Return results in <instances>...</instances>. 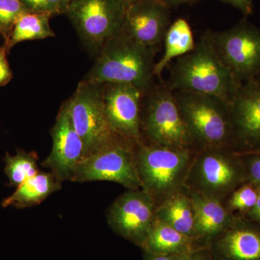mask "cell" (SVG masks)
<instances>
[{
  "label": "cell",
  "instance_id": "obj_1",
  "mask_svg": "<svg viewBox=\"0 0 260 260\" xmlns=\"http://www.w3.org/2000/svg\"><path fill=\"white\" fill-rule=\"evenodd\" d=\"M241 83L220 59L211 30H207L192 51L171 64L166 85L173 92L207 94L230 104Z\"/></svg>",
  "mask_w": 260,
  "mask_h": 260
},
{
  "label": "cell",
  "instance_id": "obj_2",
  "mask_svg": "<svg viewBox=\"0 0 260 260\" xmlns=\"http://www.w3.org/2000/svg\"><path fill=\"white\" fill-rule=\"evenodd\" d=\"M155 54V48L145 47L119 32L103 46L85 80L130 84L147 92L154 76Z\"/></svg>",
  "mask_w": 260,
  "mask_h": 260
},
{
  "label": "cell",
  "instance_id": "obj_3",
  "mask_svg": "<svg viewBox=\"0 0 260 260\" xmlns=\"http://www.w3.org/2000/svg\"><path fill=\"white\" fill-rule=\"evenodd\" d=\"M135 159L142 189L157 205L184 187L196 151L143 142L136 145Z\"/></svg>",
  "mask_w": 260,
  "mask_h": 260
},
{
  "label": "cell",
  "instance_id": "obj_4",
  "mask_svg": "<svg viewBox=\"0 0 260 260\" xmlns=\"http://www.w3.org/2000/svg\"><path fill=\"white\" fill-rule=\"evenodd\" d=\"M174 94L196 148L235 150L228 103L207 94L185 91Z\"/></svg>",
  "mask_w": 260,
  "mask_h": 260
},
{
  "label": "cell",
  "instance_id": "obj_5",
  "mask_svg": "<svg viewBox=\"0 0 260 260\" xmlns=\"http://www.w3.org/2000/svg\"><path fill=\"white\" fill-rule=\"evenodd\" d=\"M246 181L245 168L237 151L225 148H201L194 154L184 187L225 203Z\"/></svg>",
  "mask_w": 260,
  "mask_h": 260
},
{
  "label": "cell",
  "instance_id": "obj_6",
  "mask_svg": "<svg viewBox=\"0 0 260 260\" xmlns=\"http://www.w3.org/2000/svg\"><path fill=\"white\" fill-rule=\"evenodd\" d=\"M148 92L145 110H142V136L145 135L149 144L194 150V140L174 92L166 84L150 88Z\"/></svg>",
  "mask_w": 260,
  "mask_h": 260
},
{
  "label": "cell",
  "instance_id": "obj_7",
  "mask_svg": "<svg viewBox=\"0 0 260 260\" xmlns=\"http://www.w3.org/2000/svg\"><path fill=\"white\" fill-rule=\"evenodd\" d=\"M134 145L117 135L98 151L83 158L71 181H112L128 189H142Z\"/></svg>",
  "mask_w": 260,
  "mask_h": 260
},
{
  "label": "cell",
  "instance_id": "obj_8",
  "mask_svg": "<svg viewBox=\"0 0 260 260\" xmlns=\"http://www.w3.org/2000/svg\"><path fill=\"white\" fill-rule=\"evenodd\" d=\"M104 84L83 80L67 101L72 122L84 145V158L117 136L108 122L103 97Z\"/></svg>",
  "mask_w": 260,
  "mask_h": 260
},
{
  "label": "cell",
  "instance_id": "obj_9",
  "mask_svg": "<svg viewBox=\"0 0 260 260\" xmlns=\"http://www.w3.org/2000/svg\"><path fill=\"white\" fill-rule=\"evenodd\" d=\"M126 8L123 0H73L65 14L84 44L99 54L121 32Z\"/></svg>",
  "mask_w": 260,
  "mask_h": 260
},
{
  "label": "cell",
  "instance_id": "obj_10",
  "mask_svg": "<svg viewBox=\"0 0 260 260\" xmlns=\"http://www.w3.org/2000/svg\"><path fill=\"white\" fill-rule=\"evenodd\" d=\"M220 59L242 83L260 74V29L245 18L223 31H211Z\"/></svg>",
  "mask_w": 260,
  "mask_h": 260
},
{
  "label": "cell",
  "instance_id": "obj_11",
  "mask_svg": "<svg viewBox=\"0 0 260 260\" xmlns=\"http://www.w3.org/2000/svg\"><path fill=\"white\" fill-rule=\"evenodd\" d=\"M157 204L143 189H128L111 205L109 226L117 235L143 248L155 218Z\"/></svg>",
  "mask_w": 260,
  "mask_h": 260
},
{
  "label": "cell",
  "instance_id": "obj_12",
  "mask_svg": "<svg viewBox=\"0 0 260 260\" xmlns=\"http://www.w3.org/2000/svg\"><path fill=\"white\" fill-rule=\"evenodd\" d=\"M143 91L130 84H104L103 97L108 122L118 136L135 145L142 143Z\"/></svg>",
  "mask_w": 260,
  "mask_h": 260
},
{
  "label": "cell",
  "instance_id": "obj_13",
  "mask_svg": "<svg viewBox=\"0 0 260 260\" xmlns=\"http://www.w3.org/2000/svg\"><path fill=\"white\" fill-rule=\"evenodd\" d=\"M234 150L251 152L260 148V82H242L229 104Z\"/></svg>",
  "mask_w": 260,
  "mask_h": 260
},
{
  "label": "cell",
  "instance_id": "obj_14",
  "mask_svg": "<svg viewBox=\"0 0 260 260\" xmlns=\"http://www.w3.org/2000/svg\"><path fill=\"white\" fill-rule=\"evenodd\" d=\"M170 25V8L160 0H138L126 5L121 32L141 45L155 49Z\"/></svg>",
  "mask_w": 260,
  "mask_h": 260
},
{
  "label": "cell",
  "instance_id": "obj_15",
  "mask_svg": "<svg viewBox=\"0 0 260 260\" xmlns=\"http://www.w3.org/2000/svg\"><path fill=\"white\" fill-rule=\"evenodd\" d=\"M51 135L52 149L42 166L50 169L61 182L71 180L75 169L84 158V145L72 122L67 101L59 109Z\"/></svg>",
  "mask_w": 260,
  "mask_h": 260
},
{
  "label": "cell",
  "instance_id": "obj_16",
  "mask_svg": "<svg viewBox=\"0 0 260 260\" xmlns=\"http://www.w3.org/2000/svg\"><path fill=\"white\" fill-rule=\"evenodd\" d=\"M209 248L215 260H260V224L235 215Z\"/></svg>",
  "mask_w": 260,
  "mask_h": 260
},
{
  "label": "cell",
  "instance_id": "obj_17",
  "mask_svg": "<svg viewBox=\"0 0 260 260\" xmlns=\"http://www.w3.org/2000/svg\"><path fill=\"white\" fill-rule=\"evenodd\" d=\"M186 190L194 210V239L200 245L209 247L213 241L230 226L235 215L228 210L223 202Z\"/></svg>",
  "mask_w": 260,
  "mask_h": 260
},
{
  "label": "cell",
  "instance_id": "obj_18",
  "mask_svg": "<svg viewBox=\"0 0 260 260\" xmlns=\"http://www.w3.org/2000/svg\"><path fill=\"white\" fill-rule=\"evenodd\" d=\"M200 247L205 246L200 245L193 238L155 218L142 249L154 254L186 255Z\"/></svg>",
  "mask_w": 260,
  "mask_h": 260
},
{
  "label": "cell",
  "instance_id": "obj_19",
  "mask_svg": "<svg viewBox=\"0 0 260 260\" xmlns=\"http://www.w3.org/2000/svg\"><path fill=\"white\" fill-rule=\"evenodd\" d=\"M61 182L52 172H39L17 187L13 194L2 202L3 208H25L42 203L61 189Z\"/></svg>",
  "mask_w": 260,
  "mask_h": 260
},
{
  "label": "cell",
  "instance_id": "obj_20",
  "mask_svg": "<svg viewBox=\"0 0 260 260\" xmlns=\"http://www.w3.org/2000/svg\"><path fill=\"white\" fill-rule=\"evenodd\" d=\"M155 218L194 239V210L185 187L157 205Z\"/></svg>",
  "mask_w": 260,
  "mask_h": 260
},
{
  "label": "cell",
  "instance_id": "obj_21",
  "mask_svg": "<svg viewBox=\"0 0 260 260\" xmlns=\"http://www.w3.org/2000/svg\"><path fill=\"white\" fill-rule=\"evenodd\" d=\"M162 42L164 54L154 67L153 74L156 76H160L174 59L190 52L196 45L190 25L184 18H178L171 23Z\"/></svg>",
  "mask_w": 260,
  "mask_h": 260
},
{
  "label": "cell",
  "instance_id": "obj_22",
  "mask_svg": "<svg viewBox=\"0 0 260 260\" xmlns=\"http://www.w3.org/2000/svg\"><path fill=\"white\" fill-rule=\"evenodd\" d=\"M50 18L44 13L25 12L17 19L3 47L8 53L19 43L55 37L49 24Z\"/></svg>",
  "mask_w": 260,
  "mask_h": 260
},
{
  "label": "cell",
  "instance_id": "obj_23",
  "mask_svg": "<svg viewBox=\"0 0 260 260\" xmlns=\"http://www.w3.org/2000/svg\"><path fill=\"white\" fill-rule=\"evenodd\" d=\"M39 157L35 152L19 150L14 155L6 153L5 173L10 186H18L37 175L39 172L37 161Z\"/></svg>",
  "mask_w": 260,
  "mask_h": 260
},
{
  "label": "cell",
  "instance_id": "obj_24",
  "mask_svg": "<svg viewBox=\"0 0 260 260\" xmlns=\"http://www.w3.org/2000/svg\"><path fill=\"white\" fill-rule=\"evenodd\" d=\"M259 190L258 186L246 181L227 198L225 206L234 215H246L256 204Z\"/></svg>",
  "mask_w": 260,
  "mask_h": 260
},
{
  "label": "cell",
  "instance_id": "obj_25",
  "mask_svg": "<svg viewBox=\"0 0 260 260\" xmlns=\"http://www.w3.org/2000/svg\"><path fill=\"white\" fill-rule=\"evenodd\" d=\"M25 12L28 11L20 0H0V35L5 40L8 39L17 19Z\"/></svg>",
  "mask_w": 260,
  "mask_h": 260
},
{
  "label": "cell",
  "instance_id": "obj_26",
  "mask_svg": "<svg viewBox=\"0 0 260 260\" xmlns=\"http://www.w3.org/2000/svg\"><path fill=\"white\" fill-rule=\"evenodd\" d=\"M73 0H20L28 12L52 16L66 13Z\"/></svg>",
  "mask_w": 260,
  "mask_h": 260
},
{
  "label": "cell",
  "instance_id": "obj_27",
  "mask_svg": "<svg viewBox=\"0 0 260 260\" xmlns=\"http://www.w3.org/2000/svg\"><path fill=\"white\" fill-rule=\"evenodd\" d=\"M238 153L245 168L248 181L260 188V154L253 152Z\"/></svg>",
  "mask_w": 260,
  "mask_h": 260
},
{
  "label": "cell",
  "instance_id": "obj_28",
  "mask_svg": "<svg viewBox=\"0 0 260 260\" xmlns=\"http://www.w3.org/2000/svg\"><path fill=\"white\" fill-rule=\"evenodd\" d=\"M7 51L4 47H0V87L9 83L13 78V72L7 59Z\"/></svg>",
  "mask_w": 260,
  "mask_h": 260
},
{
  "label": "cell",
  "instance_id": "obj_29",
  "mask_svg": "<svg viewBox=\"0 0 260 260\" xmlns=\"http://www.w3.org/2000/svg\"><path fill=\"white\" fill-rule=\"evenodd\" d=\"M222 3L232 5L236 9L239 10L245 17L252 14L254 10L253 0H219Z\"/></svg>",
  "mask_w": 260,
  "mask_h": 260
},
{
  "label": "cell",
  "instance_id": "obj_30",
  "mask_svg": "<svg viewBox=\"0 0 260 260\" xmlns=\"http://www.w3.org/2000/svg\"><path fill=\"white\" fill-rule=\"evenodd\" d=\"M185 260H215L209 247H200L186 254Z\"/></svg>",
  "mask_w": 260,
  "mask_h": 260
},
{
  "label": "cell",
  "instance_id": "obj_31",
  "mask_svg": "<svg viewBox=\"0 0 260 260\" xmlns=\"http://www.w3.org/2000/svg\"><path fill=\"white\" fill-rule=\"evenodd\" d=\"M143 260H185L182 254H158L143 251Z\"/></svg>",
  "mask_w": 260,
  "mask_h": 260
},
{
  "label": "cell",
  "instance_id": "obj_32",
  "mask_svg": "<svg viewBox=\"0 0 260 260\" xmlns=\"http://www.w3.org/2000/svg\"><path fill=\"white\" fill-rule=\"evenodd\" d=\"M248 219L258 224H260V190L259 195H258L257 200H256V204L254 205V208H252L246 215Z\"/></svg>",
  "mask_w": 260,
  "mask_h": 260
},
{
  "label": "cell",
  "instance_id": "obj_33",
  "mask_svg": "<svg viewBox=\"0 0 260 260\" xmlns=\"http://www.w3.org/2000/svg\"><path fill=\"white\" fill-rule=\"evenodd\" d=\"M162 3L167 5L169 8H176L182 5L192 4L200 0H160Z\"/></svg>",
  "mask_w": 260,
  "mask_h": 260
},
{
  "label": "cell",
  "instance_id": "obj_34",
  "mask_svg": "<svg viewBox=\"0 0 260 260\" xmlns=\"http://www.w3.org/2000/svg\"><path fill=\"white\" fill-rule=\"evenodd\" d=\"M126 5L129 4V3H133V2L138 1V0H123Z\"/></svg>",
  "mask_w": 260,
  "mask_h": 260
},
{
  "label": "cell",
  "instance_id": "obj_35",
  "mask_svg": "<svg viewBox=\"0 0 260 260\" xmlns=\"http://www.w3.org/2000/svg\"><path fill=\"white\" fill-rule=\"evenodd\" d=\"M253 152V153H259L260 154V148H258L257 150H254V151H251ZM245 153V152H244Z\"/></svg>",
  "mask_w": 260,
  "mask_h": 260
},
{
  "label": "cell",
  "instance_id": "obj_36",
  "mask_svg": "<svg viewBox=\"0 0 260 260\" xmlns=\"http://www.w3.org/2000/svg\"><path fill=\"white\" fill-rule=\"evenodd\" d=\"M257 77H259V80H259V81L260 82V74L259 75H258Z\"/></svg>",
  "mask_w": 260,
  "mask_h": 260
}]
</instances>
